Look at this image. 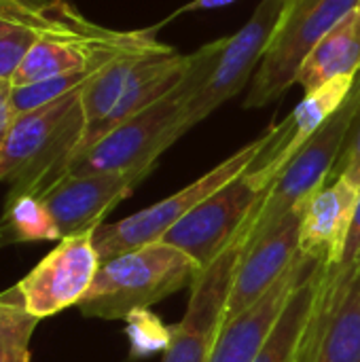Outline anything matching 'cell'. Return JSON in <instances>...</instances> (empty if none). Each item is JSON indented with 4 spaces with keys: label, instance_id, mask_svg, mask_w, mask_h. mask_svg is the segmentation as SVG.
Wrapping results in <instances>:
<instances>
[{
    "label": "cell",
    "instance_id": "6da1fadb",
    "mask_svg": "<svg viewBox=\"0 0 360 362\" xmlns=\"http://www.w3.org/2000/svg\"><path fill=\"white\" fill-rule=\"evenodd\" d=\"M223 45L225 38H219L199 47L195 53H189V68L178 87L83 151L72 161L68 174L119 172L149 176L157 159L189 132L185 123L187 102L210 76Z\"/></svg>",
    "mask_w": 360,
    "mask_h": 362
},
{
    "label": "cell",
    "instance_id": "7a4b0ae2",
    "mask_svg": "<svg viewBox=\"0 0 360 362\" xmlns=\"http://www.w3.org/2000/svg\"><path fill=\"white\" fill-rule=\"evenodd\" d=\"M81 91L17 115L0 144V180L11 187L6 197H42L68 176L85 134Z\"/></svg>",
    "mask_w": 360,
    "mask_h": 362
},
{
    "label": "cell",
    "instance_id": "3957f363",
    "mask_svg": "<svg viewBox=\"0 0 360 362\" xmlns=\"http://www.w3.org/2000/svg\"><path fill=\"white\" fill-rule=\"evenodd\" d=\"M202 265L182 250L155 242L100 265L87 295L76 305L87 318L125 320L138 310L193 286Z\"/></svg>",
    "mask_w": 360,
    "mask_h": 362
},
{
    "label": "cell",
    "instance_id": "277c9868",
    "mask_svg": "<svg viewBox=\"0 0 360 362\" xmlns=\"http://www.w3.org/2000/svg\"><path fill=\"white\" fill-rule=\"evenodd\" d=\"M155 28L112 30L81 15L68 0H51V15L38 40L13 74L15 87H25L85 68H104L115 57L146 47L157 38Z\"/></svg>",
    "mask_w": 360,
    "mask_h": 362
},
{
    "label": "cell",
    "instance_id": "5b68a950",
    "mask_svg": "<svg viewBox=\"0 0 360 362\" xmlns=\"http://www.w3.org/2000/svg\"><path fill=\"white\" fill-rule=\"evenodd\" d=\"M360 0H286L267 51L250 81L246 108H263L280 100L293 85L312 47Z\"/></svg>",
    "mask_w": 360,
    "mask_h": 362
},
{
    "label": "cell",
    "instance_id": "8992f818",
    "mask_svg": "<svg viewBox=\"0 0 360 362\" xmlns=\"http://www.w3.org/2000/svg\"><path fill=\"white\" fill-rule=\"evenodd\" d=\"M267 140H269V129H265L257 140L236 151L231 157L221 161L216 168H212L210 172H206L195 182L180 189L178 193L123 221H117L112 225H100L93 231V246L100 257V263H106L119 255L159 242L166 235V231H170L197 204H202L206 197L223 189L227 182H231L240 174H244L252 165V161L259 157V153L265 148Z\"/></svg>",
    "mask_w": 360,
    "mask_h": 362
},
{
    "label": "cell",
    "instance_id": "52a82bcc",
    "mask_svg": "<svg viewBox=\"0 0 360 362\" xmlns=\"http://www.w3.org/2000/svg\"><path fill=\"white\" fill-rule=\"evenodd\" d=\"M359 100L360 87L354 85L344 106L299 148V153L278 174L267 195L255 210V227L250 242L267 233L280 218H284L293 210L303 208V204L331 178L342 155Z\"/></svg>",
    "mask_w": 360,
    "mask_h": 362
},
{
    "label": "cell",
    "instance_id": "ba28073f",
    "mask_svg": "<svg viewBox=\"0 0 360 362\" xmlns=\"http://www.w3.org/2000/svg\"><path fill=\"white\" fill-rule=\"evenodd\" d=\"M263 202V199H261ZM257 210V208H255ZM255 227V212L227 250L191 286V299L180 322L172 327V341L161 362H208L225 320V308L236 269L246 252Z\"/></svg>",
    "mask_w": 360,
    "mask_h": 362
},
{
    "label": "cell",
    "instance_id": "9c48e42d",
    "mask_svg": "<svg viewBox=\"0 0 360 362\" xmlns=\"http://www.w3.org/2000/svg\"><path fill=\"white\" fill-rule=\"evenodd\" d=\"M267 195L255 178L244 172L223 189L197 204L159 240L195 259L202 269L212 265L238 238L255 208Z\"/></svg>",
    "mask_w": 360,
    "mask_h": 362
},
{
    "label": "cell",
    "instance_id": "30bf717a",
    "mask_svg": "<svg viewBox=\"0 0 360 362\" xmlns=\"http://www.w3.org/2000/svg\"><path fill=\"white\" fill-rule=\"evenodd\" d=\"M284 4L286 0H261L250 19L233 36L225 38L216 66L187 102L185 123L189 129L208 119L252 81L282 17Z\"/></svg>",
    "mask_w": 360,
    "mask_h": 362
},
{
    "label": "cell",
    "instance_id": "8fae6325",
    "mask_svg": "<svg viewBox=\"0 0 360 362\" xmlns=\"http://www.w3.org/2000/svg\"><path fill=\"white\" fill-rule=\"evenodd\" d=\"M299 362H360V265L325 267Z\"/></svg>",
    "mask_w": 360,
    "mask_h": 362
},
{
    "label": "cell",
    "instance_id": "7c38bea8",
    "mask_svg": "<svg viewBox=\"0 0 360 362\" xmlns=\"http://www.w3.org/2000/svg\"><path fill=\"white\" fill-rule=\"evenodd\" d=\"M93 231L59 240V244L17 286L25 310L38 320L79 305L100 269Z\"/></svg>",
    "mask_w": 360,
    "mask_h": 362
},
{
    "label": "cell",
    "instance_id": "4fadbf2b",
    "mask_svg": "<svg viewBox=\"0 0 360 362\" xmlns=\"http://www.w3.org/2000/svg\"><path fill=\"white\" fill-rule=\"evenodd\" d=\"M144 174H68L40 199L64 238L91 233L104 225V216L132 195Z\"/></svg>",
    "mask_w": 360,
    "mask_h": 362
},
{
    "label": "cell",
    "instance_id": "5bb4252c",
    "mask_svg": "<svg viewBox=\"0 0 360 362\" xmlns=\"http://www.w3.org/2000/svg\"><path fill=\"white\" fill-rule=\"evenodd\" d=\"M354 85L356 78H339L316 91L303 93V100L282 123L267 127L269 140L246 170L261 189L269 191L278 174L299 153V148L344 106Z\"/></svg>",
    "mask_w": 360,
    "mask_h": 362
},
{
    "label": "cell",
    "instance_id": "9a60e30c",
    "mask_svg": "<svg viewBox=\"0 0 360 362\" xmlns=\"http://www.w3.org/2000/svg\"><path fill=\"white\" fill-rule=\"evenodd\" d=\"M299 227L301 208L280 218L267 233L246 246V252L233 276L223 327L242 316L248 308H252L293 265V261L301 252Z\"/></svg>",
    "mask_w": 360,
    "mask_h": 362
},
{
    "label": "cell",
    "instance_id": "2e32d148",
    "mask_svg": "<svg viewBox=\"0 0 360 362\" xmlns=\"http://www.w3.org/2000/svg\"><path fill=\"white\" fill-rule=\"evenodd\" d=\"M360 189L346 178H329L301 208L299 248L325 267L342 263Z\"/></svg>",
    "mask_w": 360,
    "mask_h": 362
},
{
    "label": "cell",
    "instance_id": "e0dca14e",
    "mask_svg": "<svg viewBox=\"0 0 360 362\" xmlns=\"http://www.w3.org/2000/svg\"><path fill=\"white\" fill-rule=\"evenodd\" d=\"M308 261L310 257L299 252L293 265L252 308L221 329L208 362H255L269 333L274 331L286 301L291 299Z\"/></svg>",
    "mask_w": 360,
    "mask_h": 362
},
{
    "label": "cell",
    "instance_id": "ac0fdd59",
    "mask_svg": "<svg viewBox=\"0 0 360 362\" xmlns=\"http://www.w3.org/2000/svg\"><path fill=\"white\" fill-rule=\"evenodd\" d=\"M360 76V6L335 23L306 55L295 85L303 93L316 91L339 78Z\"/></svg>",
    "mask_w": 360,
    "mask_h": 362
},
{
    "label": "cell",
    "instance_id": "d6986e66",
    "mask_svg": "<svg viewBox=\"0 0 360 362\" xmlns=\"http://www.w3.org/2000/svg\"><path fill=\"white\" fill-rule=\"evenodd\" d=\"M325 265L316 259H310L291 299L286 301L274 331L269 333L265 346L261 348L255 362H299L303 352L306 331L310 327Z\"/></svg>",
    "mask_w": 360,
    "mask_h": 362
},
{
    "label": "cell",
    "instance_id": "ffe728a7",
    "mask_svg": "<svg viewBox=\"0 0 360 362\" xmlns=\"http://www.w3.org/2000/svg\"><path fill=\"white\" fill-rule=\"evenodd\" d=\"M51 15V0H0V78H13Z\"/></svg>",
    "mask_w": 360,
    "mask_h": 362
},
{
    "label": "cell",
    "instance_id": "44dd1931",
    "mask_svg": "<svg viewBox=\"0 0 360 362\" xmlns=\"http://www.w3.org/2000/svg\"><path fill=\"white\" fill-rule=\"evenodd\" d=\"M55 221L36 195L6 197L0 216V248L30 242H59Z\"/></svg>",
    "mask_w": 360,
    "mask_h": 362
},
{
    "label": "cell",
    "instance_id": "7402d4cb",
    "mask_svg": "<svg viewBox=\"0 0 360 362\" xmlns=\"http://www.w3.org/2000/svg\"><path fill=\"white\" fill-rule=\"evenodd\" d=\"M38 322L25 310L17 286L0 293V362H30V339Z\"/></svg>",
    "mask_w": 360,
    "mask_h": 362
},
{
    "label": "cell",
    "instance_id": "603a6c76",
    "mask_svg": "<svg viewBox=\"0 0 360 362\" xmlns=\"http://www.w3.org/2000/svg\"><path fill=\"white\" fill-rule=\"evenodd\" d=\"M127 322V339H129V356L144 358L155 352H166L172 341V327H166L159 316L151 310H138L125 318Z\"/></svg>",
    "mask_w": 360,
    "mask_h": 362
},
{
    "label": "cell",
    "instance_id": "cb8c5ba5",
    "mask_svg": "<svg viewBox=\"0 0 360 362\" xmlns=\"http://www.w3.org/2000/svg\"><path fill=\"white\" fill-rule=\"evenodd\" d=\"M356 85L360 87L359 78H356ZM331 178H346L350 185L360 189V100L356 110H354L342 155L337 159V165H335Z\"/></svg>",
    "mask_w": 360,
    "mask_h": 362
},
{
    "label": "cell",
    "instance_id": "d4e9b609",
    "mask_svg": "<svg viewBox=\"0 0 360 362\" xmlns=\"http://www.w3.org/2000/svg\"><path fill=\"white\" fill-rule=\"evenodd\" d=\"M15 119H17L15 85L11 83V78H0V144L4 142Z\"/></svg>",
    "mask_w": 360,
    "mask_h": 362
},
{
    "label": "cell",
    "instance_id": "484cf974",
    "mask_svg": "<svg viewBox=\"0 0 360 362\" xmlns=\"http://www.w3.org/2000/svg\"><path fill=\"white\" fill-rule=\"evenodd\" d=\"M360 259V197L356 204V212H354V221L350 227V235L344 248V257H342V267H356Z\"/></svg>",
    "mask_w": 360,
    "mask_h": 362
},
{
    "label": "cell",
    "instance_id": "4316f807",
    "mask_svg": "<svg viewBox=\"0 0 360 362\" xmlns=\"http://www.w3.org/2000/svg\"><path fill=\"white\" fill-rule=\"evenodd\" d=\"M233 0H193L189 4H185L182 8H178L172 17L185 13V11H206V8H219V6H225V4H231Z\"/></svg>",
    "mask_w": 360,
    "mask_h": 362
},
{
    "label": "cell",
    "instance_id": "83f0119b",
    "mask_svg": "<svg viewBox=\"0 0 360 362\" xmlns=\"http://www.w3.org/2000/svg\"><path fill=\"white\" fill-rule=\"evenodd\" d=\"M40 2H49V0H40Z\"/></svg>",
    "mask_w": 360,
    "mask_h": 362
},
{
    "label": "cell",
    "instance_id": "f1b7e54d",
    "mask_svg": "<svg viewBox=\"0 0 360 362\" xmlns=\"http://www.w3.org/2000/svg\"><path fill=\"white\" fill-rule=\"evenodd\" d=\"M359 265H360V259H359Z\"/></svg>",
    "mask_w": 360,
    "mask_h": 362
},
{
    "label": "cell",
    "instance_id": "f546056e",
    "mask_svg": "<svg viewBox=\"0 0 360 362\" xmlns=\"http://www.w3.org/2000/svg\"><path fill=\"white\" fill-rule=\"evenodd\" d=\"M359 81H360V76H359Z\"/></svg>",
    "mask_w": 360,
    "mask_h": 362
}]
</instances>
